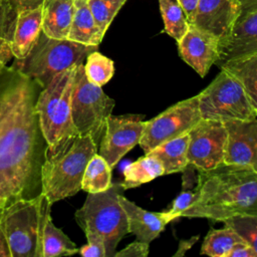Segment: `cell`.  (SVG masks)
Returning a JSON list of instances; mask_svg holds the SVG:
<instances>
[{
    "label": "cell",
    "instance_id": "cell-38",
    "mask_svg": "<svg viewBox=\"0 0 257 257\" xmlns=\"http://www.w3.org/2000/svg\"><path fill=\"white\" fill-rule=\"evenodd\" d=\"M178 1L180 2L181 6L185 12V15L187 17V20H188L189 24L191 25L199 0H178Z\"/></svg>",
    "mask_w": 257,
    "mask_h": 257
},
{
    "label": "cell",
    "instance_id": "cell-27",
    "mask_svg": "<svg viewBox=\"0 0 257 257\" xmlns=\"http://www.w3.org/2000/svg\"><path fill=\"white\" fill-rule=\"evenodd\" d=\"M164 20V31L177 42L189 29V22L178 0H159Z\"/></svg>",
    "mask_w": 257,
    "mask_h": 257
},
{
    "label": "cell",
    "instance_id": "cell-34",
    "mask_svg": "<svg viewBox=\"0 0 257 257\" xmlns=\"http://www.w3.org/2000/svg\"><path fill=\"white\" fill-rule=\"evenodd\" d=\"M195 197V191H182L181 194L173 201L172 207L168 210L170 213L176 216V218H180L182 213L191 205L193 199Z\"/></svg>",
    "mask_w": 257,
    "mask_h": 257
},
{
    "label": "cell",
    "instance_id": "cell-29",
    "mask_svg": "<svg viewBox=\"0 0 257 257\" xmlns=\"http://www.w3.org/2000/svg\"><path fill=\"white\" fill-rule=\"evenodd\" d=\"M125 1L126 0H87L94 22L103 35Z\"/></svg>",
    "mask_w": 257,
    "mask_h": 257
},
{
    "label": "cell",
    "instance_id": "cell-21",
    "mask_svg": "<svg viewBox=\"0 0 257 257\" xmlns=\"http://www.w3.org/2000/svg\"><path fill=\"white\" fill-rule=\"evenodd\" d=\"M73 8L67 39L84 45L98 46L104 35L94 22L87 0H73Z\"/></svg>",
    "mask_w": 257,
    "mask_h": 257
},
{
    "label": "cell",
    "instance_id": "cell-37",
    "mask_svg": "<svg viewBox=\"0 0 257 257\" xmlns=\"http://www.w3.org/2000/svg\"><path fill=\"white\" fill-rule=\"evenodd\" d=\"M13 53L11 50V44L8 40L0 37V70H2L5 64L12 58Z\"/></svg>",
    "mask_w": 257,
    "mask_h": 257
},
{
    "label": "cell",
    "instance_id": "cell-42",
    "mask_svg": "<svg viewBox=\"0 0 257 257\" xmlns=\"http://www.w3.org/2000/svg\"><path fill=\"white\" fill-rule=\"evenodd\" d=\"M0 1H3V0H0Z\"/></svg>",
    "mask_w": 257,
    "mask_h": 257
},
{
    "label": "cell",
    "instance_id": "cell-11",
    "mask_svg": "<svg viewBox=\"0 0 257 257\" xmlns=\"http://www.w3.org/2000/svg\"><path fill=\"white\" fill-rule=\"evenodd\" d=\"M226 128L222 121L204 119L189 132L188 165L206 171L224 164Z\"/></svg>",
    "mask_w": 257,
    "mask_h": 257
},
{
    "label": "cell",
    "instance_id": "cell-22",
    "mask_svg": "<svg viewBox=\"0 0 257 257\" xmlns=\"http://www.w3.org/2000/svg\"><path fill=\"white\" fill-rule=\"evenodd\" d=\"M217 65L234 77L245 89L252 102L257 104V54L228 59Z\"/></svg>",
    "mask_w": 257,
    "mask_h": 257
},
{
    "label": "cell",
    "instance_id": "cell-23",
    "mask_svg": "<svg viewBox=\"0 0 257 257\" xmlns=\"http://www.w3.org/2000/svg\"><path fill=\"white\" fill-rule=\"evenodd\" d=\"M188 144L189 133L158 146L148 154L160 160L164 168V175L183 172L188 166Z\"/></svg>",
    "mask_w": 257,
    "mask_h": 257
},
{
    "label": "cell",
    "instance_id": "cell-1",
    "mask_svg": "<svg viewBox=\"0 0 257 257\" xmlns=\"http://www.w3.org/2000/svg\"><path fill=\"white\" fill-rule=\"evenodd\" d=\"M12 72L0 88V209L41 194V166L47 149L35 110L42 86Z\"/></svg>",
    "mask_w": 257,
    "mask_h": 257
},
{
    "label": "cell",
    "instance_id": "cell-17",
    "mask_svg": "<svg viewBox=\"0 0 257 257\" xmlns=\"http://www.w3.org/2000/svg\"><path fill=\"white\" fill-rule=\"evenodd\" d=\"M119 204L125 212L128 226V233L136 236L137 240L151 243L164 231L165 227L177 219L169 211L151 212L145 210L126 199L122 194L118 197Z\"/></svg>",
    "mask_w": 257,
    "mask_h": 257
},
{
    "label": "cell",
    "instance_id": "cell-36",
    "mask_svg": "<svg viewBox=\"0 0 257 257\" xmlns=\"http://www.w3.org/2000/svg\"><path fill=\"white\" fill-rule=\"evenodd\" d=\"M17 13L42 6L44 0H9Z\"/></svg>",
    "mask_w": 257,
    "mask_h": 257
},
{
    "label": "cell",
    "instance_id": "cell-25",
    "mask_svg": "<svg viewBox=\"0 0 257 257\" xmlns=\"http://www.w3.org/2000/svg\"><path fill=\"white\" fill-rule=\"evenodd\" d=\"M111 168L97 153L91 157L84 170L81 190L87 194H95L107 190L111 182Z\"/></svg>",
    "mask_w": 257,
    "mask_h": 257
},
{
    "label": "cell",
    "instance_id": "cell-41",
    "mask_svg": "<svg viewBox=\"0 0 257 257\" xmlns=\"http://www.w3.org/2000/svg\"><path fill=\"white\" fill-rule=\"evenodd\" d=\"M237 1H239L241 4H244V3H247V2H250V1H252V0H237Z\"/></svg>",
    "mask_w": 257,
    "mask_h": 257
},
{
    "label": "cell",
    "instance_id": "cell-30",
    "mask_svg": "<svg viewBox=\"0 0 257 257\" xmlns=\"http://www.w3.org/2000/svg\"><path fill=\"white\" fill-rule=\"evenodd\" d=\"M223 223L257 249V215H236L224 220Z\"/></svg>",
    "mask_w": 257,
    "mask_h": 257
},
{
    "label": "cell",
    "instance_id": "cell-35",
    "mask_svg": "<svg viewBox=\"0 0 257 257\" xmlns=\"http://www.w3.org/2000/svg\"><path fill=\"white\" fill-rule=\"evenodd\" d=\"M228 257H257V249L247 243L236 244Z\"/></svg>",
    "mask_w": 257,
    "mask_h": 257
},
{
    "label": "cell",
    "instance_id": "cell-8",
    "mask_svg": "<svg viewBox=\"0 0 257 257\" xmlns=\"http://www.w3.org/2000/svg\"><path fill=\"white\" fill-rule=\"evenodd\" d=\"M197 97L201 117L204 119L223 122L257 118V104L252 102L242 85L224 70Z\"/></svg>",
    "mask_w": 257,
    "mask_h": 257
},
{
    "label": "cell",
    "instance_id": "cell-16",
    "mask_svg": "<svg viewBox=\"0 0 257 257\" xmlns=\"http://www.w3.org/2000/svg\"><path fill=\"white\" fill-rule=\"evenodd\" d=\"M241 6L237 0H199L191 25L220 40L229 33Z\"/></svg>",
    "mask_w": 257,
    "mask_h": 257
},
{
    "label": "cell",
    "instance_id": "cell-26",
    "mask_svg": "<svg viewBox=\"0 0 257 257\" xmlns=\"http://www.w3.org/2000/svg\"><path fill=\"white\" fill-rule=\"evenodd\" d=\"M238 243L247 242L231 228L227 226L222 229L212 228L203 241L200 253L211 257H228L233 247Z\"/></svg>",
    "mask_w": 257,
    "mask_h": 257
},
{
    "label": "cell",
    "instance_id": "cell-28",
    "mask_svg": "<svg viewBox=\"0 0 257 257\" xmlns=\"http://www.w3.org/2000/svg\"><path fill=\"white\" fill-rule=\"evenodd\" d=\"M83 70L86 78L93 84L103 86L114 74V63L97 50L91 51L85 57Z\"/></svg>",
    "mask_w": 257,
    "mask_h": 257
},
{
    "label": "cell",
    "instance_id": "cell-39",
    "mask_svg": "<svg viewBox=\"0 0 257 257\" xmlns=\"http://www.w3.org/2000/svg\"><path fill=\"white\" fill-rule=\"evenodd\" d=\"M199 237H200V236L197 235V236L191 237L190 239L181 240V241L179 242L178 249H177L176 253H175L173 256H174V257H182V256H184V255L187 253V251H189V250L193 247V245L199 240Z\"/></svg>",
    "mask_w": 257,
    "mask_h": 257
},
{
    "label": "cell",
    "instance_id": "cell-32",
    "mask_svg": "<svg viewBox=\"0 0 257 257\" xmlns=\"http://www.w3.org/2000/svg\"><path fill=\"white\" fill-rule=\"evenodd\" d=\"M87 243L78 248L77 253L84 257H106V250L103 239L96 234H85Z\"/></svg>",
    "mask_w": 257,
    "mask_h": 257
},
{
    "label": "cell",
    "instance_id": "cell-24",
    "mask_svg": "<svg viewBox=\"0 0 257 257\" xmlns=\"http://www.w3.org/2000/svg\"><path fill=\"white\" fill-rule=\"evenodd\" d=\"M161 176H164V168L160 160L145 154L123 170V182L120 184L124 190H127L140 187Z\"/></svg>",
    "mask_w": 257,
    "mask_h": 257
},
{
    "label": "cell",
    "instance_id": "cell-10",
    "mask_svg": "<svg viewBox=\"0 0 257 257\" xmlns=\"http://www.w3.org/2000/svg\"><path fill=\"white\" fill-rule=\"evenodd\" d=\"M201 118L197 95L181 100L146 120L139 145L148 154L158 146L188 134Z\"/></svg>",
    "mask_w": 257,
    "mask_h": 257
},
{
    "label": "cell",
    "instance_id": "cell-15",
    "mask_svg": "<svg viewBox=\"0 0 257 257\" xmlns=\"http://www.w3.org/2000/svg\"><path fill=\"white\" fill-rule=\"evenodd\" d=\"M180 57L201 77L219 58V39L193 25L177 42Z\"/></svg>",
    "mask_w": 257,
    "mask_h": 257
},
{
    "label": "cell",
    "instance_id": "cell-40",
    "mask_svg": "<svg viewBox=\"0 0 257 257\" xmlns=\"http://www.w3.org/2000/svg\"><path fill=\"white\" fill-rule=\"evenodd\" d=\"M0 257H11L6 237L0 228Z\"/></svg>",
    "mask_w": 257,
    "mask_h": 257
},
{
    "label": "cell",
    "instance_id": "cell-4",
    "mask_svg": "<svg viewBox=\"0 0 257 257\" xmlns=\"http://www.w3.org/2000/svg\"><path fill=\"white\" fill-rule=\"evenodd\" d=\"M125 190L120 183L99 193L87 194L74 218L84 234L99 235L104 242L106 257H112L119 241L128 233L127 219L118 197Z\"/></svg>",
    "mask_w": 257,
    "mask_h": 257
},
{
    "label": "cell",
    "instance_id": "cell-6",
    "mask_svg": "<svg viewBox=\"0 0 257 257\" xmlns=\"http://www.w3.org/2000/svg\"><path fill=\"white\" fill-rule=\"evenodd\" d=\"M76 65L58 74L38 93L35 110L48 148L79 135L71 117L70 98Z\"/></svg>",
    "mask_w": 257,
    "mask_h": 257
},
{
    "label": "cell",
    "instance_id": "cell-2",
    "mask_svg": "<svg viewBox=\"0 0 257 257\" xmlns=\"http://www.w3.org/2000/svg\"><path fill=\"white\" fill-rule=\"evenodd\" d=\"M195 197L181 217L214 222L236 215H257V170L222 164L198 171Z\"/></svg>",
    "mask_w": 257,
    "mask_h": 257
},
{
    "label": "cell",
    "instance_id": "cell-5",
    "mask_svg": "<svg viewBox=\"0 0 257 257\" xmlns=\"http://www.w3.org/2000/svg\"><path fill=\"white\" fill-rule=\"evenodd\" d=\"M97 47L69 39L50 38L41 32L29 54L22 59L15 58L9 70L19 72L44 87L59 72L83 63L85 57Z\"/></svg>",
    "mask_w": 257,
    "mask_h": 257
},
{
    "label": "cell",
    "instance_id": "cell-3",
    "mask_svg": "<svg viewBox=\"0 0 257 257\" xmlns=\"http://www.w3.org/2000/svg\"><path fill=\"white\" fill-rule=\"evenodd\" d=\"M98 146L89 136L76 135L45 151L41 166V194L52 205L81 190V180Z\"/></svg>",
    "mask_w": 257,
    "mask_h": 257
},
{
    "label": "cell",
    "instance_id": "cell-20",
    "mask_svg": "<svg viewBox=\"0 0 257 257\" xmlns=\"http://www.w3.org/2000/svg\"><path fill=\"white\" fill-rule=\"evenodd\" d=\"M73 9V0H44L42 32L50 38L67 39Z\"/></svg>",
    "mask_w": 257,
    "mask_h": 257
},
{
    "label": "cell",
    "instance_id": "cell-18",
    "mask_svg": "<svg viewBox=\"0 0 257 257\" xmlns=\"http://www.w3.org/2000/svg\"><path fill=\"white\" fill-rule=\"evenodd\" d=\"M50 207L51 204L41 194L39 231L41 257L71 256L76 254L78 251L76 245L61 229L53 224L50 216Z\"/></svg>",
    "mask_w": 257,
    "mask_h": 257
},
{
    "label": "cell",
    "instance_id": "cell-9",
    "mask_svg": "<svg viewBox=\"0 0 257 257\" xmlns=\"http://www.w3.org/2000/svg\"><path fill=\"white\" fill-rule=\"evenodd\" d=\"M41 194L35 198H21L1 209L2 229L11 257H41L39 245Z\"/></svg>",
    "mask_w": 257,
    "mask_h": 257
},
{
    "label": "cell",
    "instance_id": "cell-33",
    "mask_svg": "<svg viewBox=\"0 0 257 257\" xmlns=\"http://www.w3.org/2000/svg\"><path fill=\"white\" fill-rule=\"evenodd\" d=\"M149 243L136 240L123 249L115 251L112 257H147L149 255Z\"/></svg>",
    "mask_w": 257,
    "mask_h": 257
},
{
    "label": "cell",
    "instance_id": "cell-13",
    "mask_svg": "<svg viewBox=\"0 0 257 257\" xmlns=\"http://www.w3.org/2000/svg\"><path fill=\"white\" fill-rule=\"evenodd\" d=\"M241 5L229 33L219 40L216 65L228 59L257 54V0Z\"/></svg>",
    "mask_w": 257,
    "mask_h": 257
},
{
    "label": "cell",
    "instance_id": "cell-14",
    "mask_svg": "<svg viewBox=\"0 0 257 257\" xmlns=\"http://www.w3.org/2000/svg\"><path fill=\"white\" fill-rule=\"evenodd\" d=\"M224 164L251 167L257 170V118L226 120Z\"/></svg>",
    "mask_w": 257,
    "mask_h": 257
},
{
    "label": "cell",
    "instance_id": "cell-12",
    "mask_svg": "<svg viewBox=\"0 0 257 257\" xmlns=\"http://www.w3.org/2000/svg\"><path fill=\"white\" fill-rule=\"evenodd\" d=\"M142 114L112 115L106 118L97 154L113 169L118 161L139 145L146 120Z\"/></svg>",
    "mask_w": 257,
    "mask_h": 257
},
{
    "label": "cell",
    "instance_id": "cell-31",
    "mask_svg": "<svg viewBox=\"0 0 257 257\" xmlns=\"http://www.w3.org/2000/svg\"><path fill=\"white\" fill-rule=\"evenodd\" d=\"M17 14L9 0L0 1V37L9 42L13 37Z\"/></svg>",
    "mask_w": 257,
    "mask_h": 257
},
{
    "label": "cell",
    "instance_id": "cell-19",
    "mask_svg": "<svg viewBox=\"0 0 257 257\" xmlns=\"http://www.w3.org/2000/svg\"><path fill=\"white\" fill-rule=\"evenodd\" d=\"M42 32V6L17 14L11 50L16 59L25 58Z\"/></svg>",
    "mask_w": 257,
    "mask_h": 257
},
{
    "label": "cell",
    "instance_id": "cell-7",
    "mask_svg": "<svg viewBox=\"0 0 257 257\" xmlns=\"http://www.w3.org/2000/svg\"><path fill=\"white\" fill-rule=\"evenodd\" d=\"M114 103L101 86L91 83L86 78L83 63L77 64L70 98L72 122L77 133L89 136L98 146L106 118L111 114Z\"/></svg>",
    "mask_w": 257,
    "mask_h": 257
}]
</instances>
